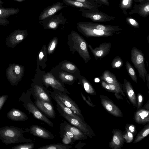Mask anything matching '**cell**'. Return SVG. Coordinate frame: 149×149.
I'll return each instance as SVG.
<instances>
[{"instance_id": "obj_1", "label": "cell", "mask_w": 149, "mask_h": 149, "mask_svg": "<svg viewBox=\"0 0 149 149\" xmlns=\"http://www.w3.org/2000/svg\"><path fill=\"white\" fill-rule=\"evenodd\" d=\"M70 36L73 42V48L78 52L85 63L88 62L91 58L86 40L77 32L74 31L71 32Z\"/></svg>"}, {"instance_id": "obj_2", "label": "cell", "mask_w": 149, "mask_h": 149, "mask_svg": "<svg viewBox=\"0 0 149 149\" xmlns=\"http://www.w3.org/2000/svg\"><path fill=\"white\" fill-rule=\"evenodd\" d=\"M130 55L131 60L138 71L139 77L145 82L147 72L145 66L144 54L141 50L134 47L131 50Z\"/></svg>"}, {"instance_id": "obj_3", "label": "cell", "mask_w": 149, "mask_h": 149, "mask_svg": "<svg viewBox=\"0 0 149 149\" xmlns=\"http://www.w3.org/2000/svg\"><path fill=\"white\" fill-rule=\"evenodd\" d=\"M21 129L13 126L5 127L0 128V139L5 144L22 142Z\"/></svg>"}, {"instance_id": "obj_4", "label": "cell", "mask_w": 149, "mask_h": 149, "mask_svg": "<svg viewBox=\"0 0 149 149\" xmlns=\"http://www.w3.org/2000/svg\"><path fill=\"white\" fill-rule=\"evenodd\" d=\"M77 24L78 30L88 38L111 37L116 33L98 30L86 25L83 22H78Z\"/></svg>"}, {"instance_id": "obj_5", "label": "cell", "mask_w": 149, "mask_h": 149, "mask_svg": "<svg viewBox=\"0 0 149 149\" xmlns=\"http://www.w3.org/2000/svg\"><path fill=\"white\" fill-rule=\"evenodd\" d=\"M81 15L84 17L89 19L95 22H104L113 20L116 19L114 16H110L103 12L96 10H86L80 9Z\"/></svg>"}, {"instance_id": "obj_6", "label": "cell", "mask_w": 149, "mask_h": 149, "mask_svg": "<svg viewBox=\"0 0 149 149\" xmlns=\"http://www.w3.org/2000/svg\"><path fill=\"white\" fill-rule=\"evenodd\" d=\"M67 19L60 13L48 17L39 22L46 29H56L60 24H64Z\"/></svg>"}, {"instance_id": "obj_7", "label": "cell", "mask_w": 149, "mask_h": 149, "mask_svg": "<svg viewBox=\"0 0 149 149\" xmlns=\"http://www.w3.org/2000/svg\"><path fill=\"white\" fill-rule=\"evenodd\" d=\"M63 115L64 117L70 123L75 126L90 138H92V137L95 135L90 127L85 122L80 121L77 119L68 115L64 112H63Z\"/></svg>"}, {"instance_id": "obj_8", "label": "cell", "mask_w": 149, "mask_h": 149, "mask_svg": "<svg viewBox=\"0 0 149 149\" xmlns=\"http://www.w3.org/2000/svg\"><path fill=\"white\" fill-rule=\"evenodd\" d=\"M100 97L102 105L107 111L116 117L123 116L121 110L111 100L105 95H100Z\"/></svg>"}, {"instance_id": "obj_9", "label": "cell", "mask_w": 149, "mask_h": 149, "mask_svg": "<svg viewBox=\"0 0 149 149\" xmlns=\"http://www.w3.org/2000/svg\"><path fill=\"white\" fill-rule=\"evenodd\" d=\"M88 47L93 54L96 60L105 57L109 53L111 47L110 42H104L100 44L98 47L93 48L92 46L88 45Z\"/></svg>"}, {"instance_id": "obj_10", "label": "cell", "mask_w": 149, "mask_h": 149, "mask_svg": "<svg viewBox=\"0 0 149 149\" xmlns=\"http://www.w3.org/2000/svg\"><path fill=\"white\" fill-rule=\"evenodd\" d=\"M56 96L67 107L71 110L73 112L84 120L81 111L76 103L70 98L67 95L58 93Z\"/></svg>"}, {"instance_id": "obj_11", "label": "cell", "mask_w": 149, "mask_h": 149, "mask_svg": "<svg viewBox=\"0 0 149 149\" xmlns=\"http://www.w3.org/2000/svg\"><path fill=\"white\" fill-rule=\"evenodd\" d=\"M112 132L113 135L109 143V147L113 149H120L125 142L123 132L120 130L115 129H113Z\"/></svg>"}, {"instance_id": "obj_12", "label": "cell", "mask_w": 149, "mask_h": 149, "mask_svg": "<svg viewBox=\"0 0 149 149\" xmlns=\"http://www.w3.org/2000/svg\"><path fill=\"white\" fill-rule=\"evenodd\" d=\"M63 5V3L58 1L47 7L40 14L39 17V20H42L48 17L56 14L64 7Z\"/></svg>"}, {"instance_id": "obj_13", "label": "cell", "mask_w": 149, "mask_h": 149, "mask_svg": "<svg viewBox=\"0 0 149 149\" xmlns=\"http://www.w3.org/2000/svg\"><path fill=\"white\" fill-rule=\"evenodd\" d=\"M122 86L123 92L125 93L131 103L134 107H137L136 94L130 82L124 79Z\"/></svg>"}, {"instance_id": "obj_14", "label": "cell", "mask_w": 149, "mask_h": 149, "mask_svg": "<svg viewBox=\"0 0 149 149\" xmlns=\"http://www.w3.org/2000/svg\"><path fill=\"white\" fill-rule=\"evenodd\" d=\"M36 104L41 110L49 117L54 118L55 116V111L51 104L37 99Z\"/></svg>"}, {"instance_id": "obj_15", "label": "cell", "mask_w": 149, "mask_h": 149, "mask_svg": "<svg viewBox=\"0 0 149 149\" xmlns=\"http://www.w3.org/2000/svg\"><path fill=\"white\" fill-rule=\"evenodd\" d=\"M26 106L29 111L31 113L35 118L45 122L50 126H53V123L33 104L29 103Z\"/></svg>"}, {"instance_id": "obj_16", "label": "cell", "mask_w": 149, "mask_h": 149, "mask_svg": "<svg viewBox=\"0 0 149 149\" xmlns=\"http://www.w3.org/2000/svg\"><path fill=\"white\" fill-rule=\"evenodd\" d=\"M83 22L85 24L90 27L99 30L110 31L116 32L123 29L118 26L105 25L90 22Z\"/></svg>"}, {"instance_id": "obj_17", "label": "cell", "mask_w": 149, "mask_h": 149, "mask_svg": "<svg viewBox=\"0 0 149 149\" xmlns=\"http://www.w3.org/2000/svg\"><path fill=\"white\" fill-rule=\"evenodd\" d=\"M141 3L135 5L134 9L129 12V14L137 13L142 17H147L149 14V2L146 1Z\"/></svg>"}, {"instance_id": "obj_18", "label": "cell", "mask_w": 149, "mask_h": 149, "mask_svg": "<svg viewBox=\"0 0 149 149\" xmlns=\"http://www.w3.org/2000/svg\"><path fill=\"white\" fill-rule=\"evenodd\" d=\"M134 120L138 124H144L149 122V111L144 108L136 111L134 115Z\"/></svg>"}, {"instance_id": "obj_19", "label": "cell", "mask_w": 149, "mask_h": 149, "mask_svg": "<svg viewBox=\"0 0 149 149\" xmlns=\"http://www.w3.org/2000/svg\"><path fill=\"white\" fill-rule=\"evenodd\" d=\"M65 4L67 6L80 9L86 10H96L99 6L89 5L84 3L72 0H62Z\"/></svg>"}, {"instance_id": "obj_20", "label": "cell", "mask_w": 149, "mask_h": 149, "mask_svg": "<svg viewBox=\"0 0 149 149\" xmlns=\"http://www.w3.org/2000/svg\"><path fill=\"white\" fill-rule=\"evenodd\" d=\"M43 80L46 85L50 86L53 88L62 92H65V90L61 84L51 74H47L44 77Z\"/></svg>"}, {"instance_id": "obj_21", "label": "cell", "mask_w": 149, "mask_h": 149, "mask_svg": "<svg viewBox=\"0 0 149 149\" xmlns=\"http://www.w3.org/2000/svg\"><path fill=\"white\" fill-rule=\"evenodd\" d=\"M7 117L10 120L17 121H25L28 119L27 116L20 110L13 108L7 113Z\"/></svg>"}, {"instance_id": "obj_22", "label": "cell", "mask_w": 149, "mask_h": 149, "mask_svg": "<svg viewBox=\"0 0 149 149\" xmlns=\"http://www.w3.org/2000/svg\"><path fill=\"white\" fill-rule=\"evenodd\" d=\"M30 130L31 133L34 136L45 139H51V135L49 132L38 125H32Z\"/></svg>"}, {"instance_id": "obj_23", "label": "cell", "mask_w": 149, "mask_h": 149, "mask_svg": "<svg viewBox=\"0 0 149 149\" xmlns=\"http://www.w3.org/2000/svg\"><path fill=\"white\" fill-rule=\"evenodd\" d=\"M100 78L101 80L107 83L122 86L115 76L108 70H105L103 72L100 76Z\"/></svg>"}, {"instance_id": "obj_24", "label": "cell", "mask_w": 149, "mask_h": 149, "mask_svg": "<svg viewBox=\"0 0 149 149\" xmlns=\"http://www.w3.org/2000/svg\"><path fill=\"white\" fill-rule=\"evenodd\" d=\"M101 85L103 88L109 92L114 93H119L125 97V95L123 91L122 86L109 84L102 80L101 82Z\"/></svg>"}, {"instance_id": "obj_25", "label": "cell", "mask_w": 149, "mask_h": 149, "mask_svg": "<svg viewBox=\"0 0 149 149\" xmlns=\"http://www.w3.org/2000/svg\"><path fill=\"white\" fill-rule=\"evenodd\" d=\"M65 129L66 130L70 131L73 134L74 140L85 139L87 138V136L76 127L68 125L65 126Z\"/></svg>"}, {"instance_id": "obj_26", "label": "cell", "mask_w": 149, "mask_h": 149, "mask_svg": "<svg viewBox=\"0 0 149 149\" xmlns=\"http://www.w3.org/2000/svg\"><path fill=\"white\" fill-rule=\"evenodd\" d=\"M54 99L60 107L68 115L70 116L77 119L81 122H85L84 120L79 116L75 113L68 107L65 106L63 103L55 95Z\"/></svg>"}, {"instance_id": "obj_27", "label": "cell", "mask_w": 149, "mask_h": 149, "mask_svg": "<svg viewBox=\"0 0 149 149\" xmlns=\"http://www.w3.org/2000/svg\"><path fill=\"white\" fill-rule=\"evenodd\" d=\"M35 89V93L40 100L51 104L49 97L42 87L36 85Z\"/></svg>"}, {"instance_id": "obj_28", "label": "cell", "mask_w": 149, "mask_h": 149, "mask_svg": "<svg viewBox=\"0 0 149 149\" xmlns=\"http://www.w3.org/2000/svg\"><path fill=\"white\" fill-rule=\"evenodd\" d=\"M81 80L84 88L87 93L93 95H96L95 89L88 80L84 77H82Z\"/></svg>"}, {"instance_id": "obj_29", "label": "cell", "mask_w": 149, "mask_h": 149, "mask_svg": "<svg viewBox=\"0 0 149 149\" xmlns=\"http://www.w3.org/2000/svg\"><path fill=\"white\" fill-rule=\"evenodd\" d=\"M149 134V124L148 123L138 134L133 141V143H135L140 141L147 136Z\"/></svg>"}, {"instance_id": "obj_30", "label": "cell", "mask_w": 149, "mask_h": 149, "mask_svg": "<svg viewBox=\"0 0 149 149\" xmlns=\"http://www.w3.org/2000/svg\"><path fill=\"white\" fill-rule=\"evenodd\" d=\"M125 65L127 73L130 78L133 81L137 84V78L134 68L128 61L126 62Z\"/></svg>"}, {"instance_id": "obj_31", "label": "cell", "mask_w": 149, "mask_h": 149, "mask_svg": "<svg viewBox=\"0 0 149 149\" xmlns=\"http://www.w3.org/2000/svg\"><path fill=\"white\" fill-rule=\"evenodd\" d=\"M133 0H121L119 7L123 10V13L125 15H127V10L129 9L132 6Z\"/></svg>"}, {"instance_id": "obj_32", "label": "cell", "mask_w": 149, "mask_h": 149, "mask_svg": "<svg viewBox=\"0 0 149 149\" xmlns=\"http://www.w3.org/2000/svg\"><path fill=\"white\" fill-rule=\"evenodd\" d=\"M71 147L61 143L53 144L46 145L39 148V149H66Z\"/></svg>"}, {"instance_id": "obj_33", "label": "cell", "mask_w": 149, "mask_h": 149, "mask_svg": "<svg viewBox=\"0 0 149 149\" xmlns=\"http://www.w3.org/2000/svg\"><path fill=\"white\" fill-rule=\"evenodd\" d=\"M24 38L23 34L21 33L17 34L10 38V42L12 45H15L22 41Z\"/></svg>"}, {"instance_id": "obj_34", "label": "cell", "mask_w": 149, "mask_h": 149, "mask_svg": "<svg viewBox=\"0 0 149 149\" xmlns=\"http://www.w3.org/2000/svg\"><path fill=\"white\" fill-rule=\"evenodd\" d=\"M123 62L121 58L119 56L115 57L112 60L111 65L114 69H119L123 65Z\"/></svg>"}, {"instance_id": "obj_35", "label": "cell", "mask_w": 149, "mask_h": 149, "mask_svg": "<svg viewBox=\"0 0 149 149\" xmlns=\"http://www.w3.org/2000/svg\"><path fill=\"white\" fill-rule=\"evenodd\" d=\"M33 143H27L22 144L15 146L12 148V149H32L34 147Z\"/></svg>"}, {"instance_id": "obj_36", "label": "cell", "mask_w": 149, "mask_h": 149, "mask_svg": "<svg viewBox=\"0 0 149 149\" xmlns=\"http://www.w3.org/2000/svg\"><path fill=\"white\" fill-rule=\"evenodd\" d=\"M126 130V132L123 135L124 138L127 143H131L133 140L134 135L127 130Z\"/></svg>"}, {"instance_id": "obj_37", "label": "cell", "mask_w": 149, "mask_h": 149, "mask_svg": "<svg viewBox=\"0 0 149 149\" xmlns=\"http://www.w3.org/2000/svg\"><path fill=\"white\" fill-rule=\"evenodd\" d=\"M126 21L128 24L134 28H139L140 27L139 23L133 18L127 17L126 18Z\"/></svg>"}, {"instance_id": "obj_38", "label": "cell", "mask_w": 149, "mask_h": 149, "mask_svg": "<svg viewBox=\"0 0 149 149\" xmlns=\"http://www.w3.org/2000/svg\"><path fill=\"white\" fill-rule=\"evenodd\" d=\"M125 129L131 132L134 135H135L137 133L135 125L132 124H127L125 126Z\"/></svg>"}, {"instance_id": "obj_39", "label": "cell", "mask_w": 149, "mask_h": 149, "mask_svg": "<svg viewBox=\"0 0 149 149\" xmlns=\"http://www.w3.org/2000/svg\"><path fill=\"white\" fill-rule=\"evenodd\" d=\"M61 78L64 81H72L74 79V77L72 75L68 74L62 73L61 74Z\"/></svg>"}, {"instance_id": "obj_40", "label": "cell", "mask_w": 149, "mask_h": 149, "mask_svg": "<svg viewBox=\"0 0 149 149\" xmlns=\"http://www.w3.org/2000/svg\"><path fill=\"white\" fill-rule=\"evenodd\" d=\"M57 43L56 39H53L49 45L48 48V52L50 54L54 50L56 46Z\"/></svg>"}, {"instance_id": "obj_41", "label": "cell", "mask_w": 149, "mask_h": 149, "mask_svg": "<svg viewBox=\"0 0 149 149\" xmlns=\"http://www.w3.org/2000/svg\"><path fill=\"white\" fill-rule=\"evenodd\" d=\"M137 109H140L143 104V97L140 93H138L137 95Z\"/></svg>"}, {"instance_id": "obj_42", "label": "cell", "mask_w": 149, "mask_h": 149, "mask_svg": "<svg viewBox=\"0 0 149 149\" xmlns=\"http://www.w3.org/2000/svg\"><path fill=\"white\" fill-rule=\"evenodd\" d=\"M74 1H77L83 3H84L89 5L96 6H99V5L95 2L93 0H72Z\"/></svg>"}, {"instance_id": "obj_43", "label": "cell", "mask_w": 149, "mask_h": 149, "mask_svg": "<svg viewBox=\"0 0 149 149\" xmlns=\"http://www.w3.org/2000/svg\"><path fill=\"white\" fill-rule=\"evenodd\" d=\"M64 67L67 70L70 71H73L75 70L76 67L73 64L70 63H65L64 64Z\"/></svg>"}, {"instance_id": "obj_44", "label": "cell", "mask_w": 149, "mask_h": 149, "mask_svg": "<svg viewBox=\"0 0 149 149\" xmlns=\"http://www.w3.org/2000/svg\"><path fill=\"white\" fill-rule=\"evenodd\" d=\"M8 97L7 95H3L0 96V110L5 103Z\"/></svg>"}, {"instance_id": "obj_45", "label": "cell", "mask_w": 149, "mask_h": 149, "mask_svg": "<svg viewBox=\"0 0 149 149\" xmlns=\"http://www.w3.org/2000/svg\"><path fill=\"white\" fill-rule=\"evenodd\" d=\"M95 2L99 5H104L109 6L110 3L108 0H93Z\"/></svg>"}, {"instance_id": "obj_46", "label": "cell", "mask_w": 149, "mask_h": 149, "mask_svg": "<svg viewBox=\"0 0 149 149\" xmlns=\"http://www.w3.org/2000/svg\"><path fill=\"white\" fill-rule=\"evenodd\" d=\"M81 94L83 100H84L89 105L93 107H95V105L93 103H91L88 100L86 99L85 97L83 94L81 92Z\"/></svg>"}, {"instance_id": "obj_47", "label": "cell", "mask_w": 149, "mask_h": 149, "mask_svg": "<svg viewBox=\"0 0 149 149\" xmlns=\"http://www.w3.org/2000/svg\"><path fill=\"white\" fill-rule=\"evenodd\" d=\"M66 136L68 137L70 139H73L74 138V135L70 131L66 130Z\"/></svg>"}, {"instance_id": "obj_48", "label": "cell", "mask_w": 149, "mask_h": 149, "mask_svg": "<svg viewBox=\"0 0 149 149\" xmlns=\"http://www.w3.org/2000/svg\"><path fill=\"white\" fill-rule=\"evenodd\" d=\"M71 139L70 138L68 137L67 136H65L63 139V142L65 144H68L71 142Z\"/></svg>"}, {"instance_id": "obj_49", "label": "cell", "mask_w": 149, "mask_h": 149, "mask_svg": "<svg viewBox=\"0 0 149 149\" xmlns=\"http://www.w3.org/2000/svg\"><path fill=\"white\" fill-rule=\"evenodd\" d=\"M114 95L117 99H123V98L120 94L119 93H114Z\"/></svg>"}, {"instance_id": "obj_50", "label": "cell", "mask_w": 149, "mask_h": 149, "mask_svg": "<svg viewBox=\"0 0 149 149\" xmlns=\"http://www.w3.org/2000/svg\"><path fill=\"white\" fill-rule=\"evenodd\" d=\"M146 79L147 81V86L148 89H149V74L147 73L146 76Z\"/></svg>"}, {"instance_id": "obj_51", "label": "cell", "mask_w": 149, "mask_h": 149, "mask_svg": "<svg viewBox=\"0 0 149 149\" xmlns=\"http://www.w3.org/2000/svg\"><path fill=\"white\" fill-rule=\"evenodd\" d=\"M44 55L42 51L40 52L39 55V60H41L44 57Z\"/></svg>"}, {"instance_id": "obj_52", "label": "cell", "mask_w": 149, "mask_h": 149, "mask_svg": "<svg viewBox=\"0 0 149 149\" xmlns=\"http://www.w3.org/2000/svg\"><path fill=\"white\" fill-rule=\"evenodd\" d=\"M144 108V109L149 110V101H148L147 103L144 106L143 108Z\"/></svg>"}, {"instance_id": "obj_53", "label": "cell", "mask_w": 149, "mask_h": 149, "mask_svg": "<svg viewBox=\"0 0 149 149\" xmlns=\"http://www.w3.org/2000/svg\"><path fill=\"white\" fill-rule=\"evenodd\" d=\"M133 1H137L138 2H140V3L144 2L146 1H147L149 2V0H133Z\"/></svg>"}, {"instance_id": "obj_54", "label": "cell", "mask_w": 149, "mask_h": 149, "mask_svg": "<svg viewBox=\"0 0 149 149\" xmlns=\"http://www.w3.org/2000/svg\"><path fill=\"white\" fill-rule=\"evenodd\" d=\"M87 97H88V100L90 102H91V103H93V102H92V101H91L90 97L88 96H87Z\"/></svg>"}, {"instance_id": "obj_55", "label": "cell", "mask_w": 149, "mask_h": 149, "mask_svg": "<svg viewBox=\"0 0 149 149\" xmlns=\"http://www.w3.org/2000/svg\"><path fill=\"white\" fill-rule=\"evenodd\" d=\"M147 38V40L148 41V42L149 43V36H148Z\"/></svg>"}, {"instance_id": "obj_56", "label": "cell", "mask_w": 149, "mask_h": 149, "mask_svg": "<svg viewBox=\"0 0 149 149\" xmlns=\"http://www.w3.org/2000/svg\"><path fill=\"white\" fill-rule=\"evenodd\" d=\"M1 10H0V14H1Z\"/></svg>"}]
</instances>
